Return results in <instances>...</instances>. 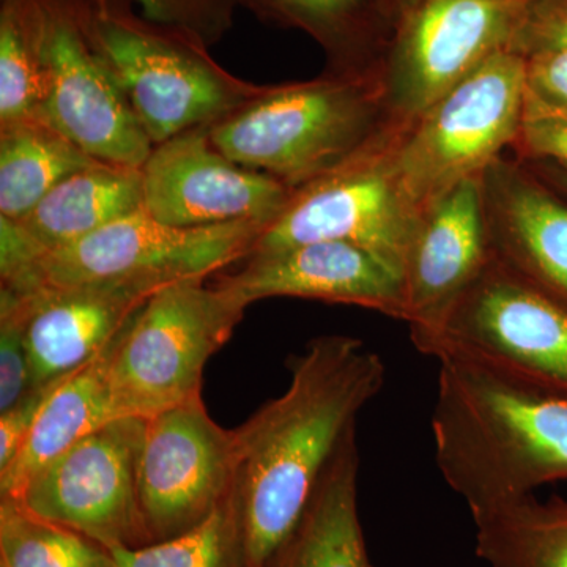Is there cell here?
<instances>
[{
  "label": "cell",
  "mask_w": 567,
  "mask_h": 567,
  "mask_svg": "<svg viewBox=\"0 0 567 567\" xmlns=\"http://www.w3.org/2000/svg\"><path fill=\"white\" fill-rule=\"evenodd\" d=\"M483 192L495 256L567 306V197L505 155L484 171Z\"/></svg>",
  "instance_id": "obj_18"
},
{
  "label": "cell",
  "mask_w": 567,
  "mask_h": 567,
  "mask_svg": "<svg viewBox=\"0 0 567 567\" xmlns=\"http://www.w3.org/2000/svg\"><path fill=\"white\" fill-rule=\"evenodd\" d=\"M235 464V429L213 420L203 395L147 417L137 462L145 543L171 539L210 517L229 498Z\"/></svg>",
  "instance_id": "obj_12"
},
{
  "label": "cell",
  "mask_w": 567,
  "mask_h": 567,
  "mask_svg": "<svg viewBox=\"0 0 567 567\" xmlns=\"http://www.w3.org/2000/svg\"><path fill=\"white\" fill-rule=\"evenodd\" d=\"M262 21L308 33L327 52L328 70L379 69L395 17L388 0H234Z\"/></svg>",
  "instance_id": "obj_21"
},
{
  "label": "cell",
  "mask_w": 567,
  "mask_h": 567,
  "mask_svg": "<svg viewBox=\"0 0 567 567\" xmlns=\"http://www.w3.org/2000/svg\"><path fill=\"white\" fill-rule=\"evenodd\" d=\"M287 365V390L235 429L230 502L246 567L274 566L342 440L386 382L382 357L352 336L311 339Z\"/></svg>",
  "instance_id": "obj_1"
},
{
  "label": "cell",
  "mask_w": 567,
  "mask_h": 567,
  "mask_svg": "<svg viewBox=\"0 0 567 567\" xmlns=\"http://www.w3.org/2000/svg\"><path fill=\"white\" fill-rule=\"evenodd\" d=\"M494 256L483 175L447 189L421 213L404 265L410 336L432 330Z\"/></svg>",
  "instance_id": "obj_17"
},
{
  "label": "cell",
  "mask_w": 567,
  "mask_h": 567,
  "mask_svg": "<svg viewBox=\"0 0 567 567\" xmlns=\"http://www.w3.org/2000/svg\"><path fill=\"white\" fill-rule=\"evenodd\" d=\"M95 163L47 123L0 130V218L21 219L59 183Z\"/></svg>",
  "instance_id": "obj_23"
},
{
  "label": "cell",
  "mask_w": 567,
  "mask_h": 567,
  "mask_svg": "<svg viewBox=\"0 0 567 567\" xmlns=\"http://www.w3.org/2000/svg\"><path fill=\"white\" fill-rule=\"evenodd\" d=\"M432 436L435 462L473 520L567 481V394L465 353L442 350Z\"/></svg>",
  "instance_id": "obj_2"
},
{
  "label": "cell",
  "mask_w": 567,
  "mask_h": 567,
  "mask_svg": "<svg viewBox=\"0 0 567 567\" xmlns=\"http://www.w3.org/2000/svg\"><path fill=\"white\" fill-rule=\"evenodd\" d=\"M265 226L230 223L210 227H174L142 210L107 224L66 246L39 257L2 289L25 293L40 287L89 282L166 284L208 278L252 252Z\"/></svg>",
  "instance_id": "obj_8"
},
{
  "label": "cell",
  "mask_w": 567,
  "mask_h": 567,
  "mask_svg": "<svg viewBox=\"0 0 567 567\" xmlns=\"http://www.w3.org/2000/svg\"><path fill=\"white\" fill-rule=\"evenodd\" d=\"M525 163H547L567 173V110L528 92L520 130L511 148Z\"/></svg>",
  "instance_id": "obj_29"
},
{
  "label": "cell",
  "mask_w": 567,
  "mask_h": 567,
  "mask_svg": "<svg viewBox=\"0 0 567 567\" xmlns=\"http://www.w3.org/2000/svg\"><path fill=\"white\" fill-rule=\"evenodd\" d=\"M47 95L40 122L95 162L142 169L153 142L82 25L78 0H40Z\"/></svg>",
  "instance_id": "obj_13"
},
{
  "label": "cell",
  "mask_w": 567,
  "mask_h": 567,
  "mask_svg": "<svg viewBox=\"0 0 567 567\" xmlns=\"http://www.w3.org/2000/svg\"><path fill=\"white\" fill-rule=\"evenodd\" d=\"M162 284L89 282L0 290V311L21 324L32 388L78 371L103 352Z\"/></svg>",
  "instance_id": "obj_15"
},
{
  "label": "cell",
  "mask_w": 567,
  "mask_h": 567,
  "mask_svg": "<svg viewBox=\"0 0 567 567\" xmlns=\"http://www.w3.org/2000/svg\"><path fill=\"white\" fill-rule=\"evenodd\" d=\"M0 567H115L110 550L0 498Z\"/></svg>",
  "instance_id": "obj_26"
},
{
  "label": "cell",
  "mask_w": 567,
  "mask_h": 567,
  "mask_svg": "<svg viewBox=\"0 0 567 567\" xmlns=\"http://www.w3.org/2000/svg\"><path fill=\"white\" fill-rule=\"evenodd\" d=\"M527 61L528 92L567 110V54H544Z\"/></svg>",
  "instance_id": "obj_33"
},
{
  "label": "cell",
  "mask_w": 567,
  "mask_h": 567,
  "mask_svg": "<svg viewBox=\"0 0 567 567\" xmlns=\"http://www.w3.org/2000/svg\"><path fill=\"white\" fill-rule=\"evenodd\" d=\"M115 567H246L229 498L189 532L140 547H110Z\"/></svg>",
  "instance_id": "obj_27"
},
{
  "label": "cell",
  "mask_w": 567,
  "mask_h": 567,
  "mask_svg": "<svg viewBox=\"0 0 567 567\" xmlns=\"http://www.w3.org/2000/svg\"><path fill=\"white\" fill-rule=\"evenodd\" d=\"M507 50L524 59L567 54V0H528Z\"/></svg>",
  "instance_id": "obj_30"
},
{
  "label": "cell",
  "mask_w": 567,
  "mask_h": 567,
  "mask_svg": "<svg viewBox=\"0 0 567 567\" xmlns=\"http://www.w3.org/2000/svg\"><path fill=\"white\" fill-rule=\"evenodd\" d=\"M388 2H390L391 9H393L395 22H398L401 14H404L405 11L413 9V7L417 6L420 2H423V0H388Z\"/></svg>",
  "instance_id": "obj_35"
},
{
  "label": "cell",
  "mask_w": 567,
  "mask_h": 567,
  "mask_svg": "<svg viewBox=\"0 0 567 567\" xmlns=\"http://www.w3.org/2000/svg\"><path fill=\"white\" fill-rule=\"evenodd\" d=\"M144 432V417L110 421L47 462L10 499L103 547L145 546L137 505Z\"/></svg>",
  "instance_id": "obj_11"
},
{
  "label": "cell",
  "mask_w": 567,
  "mask_h": 567,
  "mask_svg": "<svg viewBox=\"0 0 567 567\" xmlns=\"http://www.w3.org/2000/svg\"><path fill=\"white\" fill-rule=\"evenodd\" d=\"M527 95V61L499 51L402 132L395 159L417 210L514 147Z\"/></svg>",
  "instance_id": "obj_6"
},
{
  "label": "cell",
  "mask_w": 567,
  "mask_h": 567,
  "mask_svg": "<svg viewBox=\"0 0 567 567\" xmlns=\"http://www.w3.org/2000/svg\"><path fill=\"white\" fill-rule=\"evenodd\" d=\"M117 338L89 363L71 372L52 393L20 454L0 473V498H14L47 462L82 436L117 420L110 390L111 358Z\"/></svg>",
  "instance_id": "obj_22"
},
{
  "label": "cell",
  "mask_w": 567,
  "mask_h": 567,
  "mask_svg": "<svg viewBox=\"0 0 567 567\" xmlns=\"http://www.w3.org/2000/svg\"><path fill=\"white\" fill-rule=\"evenodd\" d=\"M417 352L468 354L533 385L567 394V306L537 289L502 259L491 262L425 333Z\"/></svg>",
  "instance_id": "obj_9"
},
{
  "label": "cell",
  "mask_w": 567,
  "mask_h": 567,
  "mask_svg": "<svg viewBox=\"0 0 567 567\" xmlns=\"http://www.w3.org/2000/svg\"><path fill=\"white\" fill-rule=\"evenodd\" d=\"M142 208L141 169L95 163L59 183L21 219H0L10 227L31 267L44 254L78 244Z\"/></svg>",
  "instance_id": "obj_19"
},
{
  "label": "cell",
  "mask_w": 567,
  "mask_h": 567,
  "mask_svg": "<svg viewBox=\"0 0 567 567\" xmlns=\"http://www.w3.org/2000/svg\"><path fill=\"white\" fill-rule=\"evenodd\" d=\"M78 7L153 145L221 121L262 89L227 73L199 41L134 13L132 0H78Z\"/></svg>",
  "instance_id": "obj_4"
},
{
  "label": "cell",
  "mask_w": 567,
  "mask_h": 567,
  "mask_svg": "<svg viewBox=\"0 0 567 567\" xmlns=\"http://www.w3.org/2000/svg\"><path fill=\"white\" fill-rule=\"evenodd\" d=\"M31 365L21 324L11 312L0 311V412L31 391Z\"/></svg>",
  "instance_id": "obj_31"
},
{
  "label": "cell",
  "mask_w": 567,
  "mask_h": 567,
  "mask_svg": "<svg viewBox=\"0 0 567 567\" xmlns=\"http://www.w3.org/2000/svg\"><path fill=\"white\" fill-rule=\"evenodd\" d=\"M475 525L476 555L488 567H567V499L525 496Z\"/></svg>",
  "instance_id": "obj_24"
},
{
  "label": "cell",
  "mask_w": 567,
  "mask_h": 567,
  "mask_svg": "<svg viewBox=\"0 0 567 567\" xmlns=\"http://www.w3.org/2000/svg\"><path fill=\"white\" fill-rule=\"evenodd\" d=\"M47 95L40 0H0V130L39 121Z\"/></svg>",
  "instance_id": "obj_25"
},
{
  "label": "cell",
  "mask_w": 567,
  "mask_h": 567,
  "mask_svg": "<svg viewBox=\"0 0 567 567\" xmlns=\"http://www.w3.org/2000/svg\"><path fill=\"white\" fill-rule=\"evenodd\" d=\"M525 164H528V166L532 167V169L535 171V173L537 175H539V177L543 178V181L546 182L547 185H550L551 188L555 189V192L561 193L563 196L567 197V173H566V171L559 169V167L551 166V164H547V163H525Z\"/></svg>",
  "instance_id": "obj_34"
},
{
  "label": "cell",
  "mask_w": 567,
  "mask_h": 567,
  "mask_svg": "<svg viewBox=\"0 0 567 567\" xmlns=\"http://www.w3.org/2000/svg\"><path fill=\"white\" fill-rule=\"evenodd\" d=\"M205 279L166 284L118 334L110 365L115 416L147 420L200 395L205 365L248 308Z\"/></svg>",
  "instance_id": "obj_5"
},
{
  "label": "cell",
  "mask_w": 567,
  "mask_h": 567,
  "mask_svg": "<svg viewBox=\"0 0 567 567\" xmlns=\"http://www.w3.org/2000/svg\"><path fill=\"white\" fill-rule=\"evenodd\" d=\"M361 454L352 429L271 567H374L358 514Z\"/></svg>",
  "instance_id": "obj_20"
},
{
  "label": "cell",
  "mask_w": 567,
  "mask_h": 567,
  "mask_svg": "<svg viewBox=\"0 0 567 567\" xmlns=\"http://www.w3.org/2000/svg\"><path fill=\"white\" fill-rule=\"evenodd\" d=\"M208 130L197 126L153 147L141 169L144 210L174 227L241 221L267 227L293 189L227 158Z\"/></svg>",
  "instance_id": "obj_14"
},
{
  "label": "cell",
  "mask_w": 567,
  "mask_h": 567,
  "mask_svg": "<svg viewBox=\"0 0 567 567\" xmlns=\"http://www.w3.org/2000/svg\"><path fill=\"white\" fill-rule=\"evenodd\" d=\"M216 286L251 306L289 297L358 306L405 322L404 274L382 257L341 241L257 251Z\"/></svg>",
  "instance_id": "obj_16"
},
{
  "label": "cell",
  "mask_w": 567,
  "mask_h": 567,
  "mask_svg": "<svg viewBox=\"0 0 567 567\" xmlns=\"http://www.w3.org/2000/svg\"><path fill=\"white\" fill-rule=\"evenodd\" d=\"M70 375V374H69ZM69 375L59 377L44 385L31 388L28 394L0 412V473L6 472L24 446L37 417L52 393Z\"/></svg>",
  "instance_id": "obj_32"
},
{
  "label": "cell",
  "mask_w": 567,
  "mask_h": 567,
  "mask_svg": "<svg viewBox=\"0 0 567 567\" xmlns=\"http://www.w3.org/2000/svg\"><path fill=\"white\" fill-rule=\"evenodd\" d=\"M402 132L386 125L350 162L293 189L286 207L257 238L252 252L341 241L382 257L404 274L421 212L406 194L398 169Z\"/></svg>",
  "instance_id": "obj_7"
},
{
  "label": "cell",
  "mask_w": 567,
  "mask_h": 567,
  "mask_svg": "<svg viewBox=\"0 0 567 567\" xmlns=\"http://www.w3.org/2000/svg\"><path fill=\"white\" fill-rule=\"evenodd\" d=\"M145 20L173 29L210 48L234 24V0H132Z\"/></svg>",
  "instance_id": "obj_28"
},
{
  "label": "cell",
  "mask_w": 567,
  "mask_h": 567,
  "mask_svg": "<svg viewBox=\"0 0 567 567\" xmlns=\"http://www.w3.org/2000/svg\"><path fill=\"white\" fill-rule=\"evenodd\" d=\"M528 0H423L395 22L379 63L386 122L409 128L436 100L509 48Z\"/></svg>",
  "instance_id": "obj_10"
},
{
  "label": "cell",
  "mask_w": 567,
  "mask_h": 567,
  "mask_svg": "<svg viewBox=\"0 0 567 567\" xmlns=\"http://www.w3.org/2000/svg\"><path fill=\"white\" fill-rule=\"evenodd\" d=\"M386 125L379 69L328 70L311 81L262 85L208 132L227 158L297 189L350 162Z\"/></svg>",
  "instance_id": "obj_3"
}]
</instances>
